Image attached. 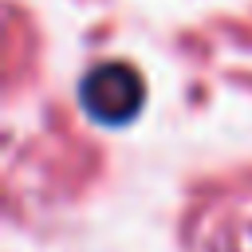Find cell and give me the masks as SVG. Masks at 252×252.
Here are the masks:
<instances>
[{"instance_id":"cell-1","label":"cell","mask_w":252,"mask_h":252,"mask_svg":"<svg viewBox=\"0 0 252 252\" xmlns=\"http://www.w3.org/2000/svg\"><path fill=\"white\" fill-rule=\"evenodd\" d=\"M79 102L87 110V118H94L98 126H122L130 122L142 102H146V79L130 67V63H98L83 75L79 83Z\"/></svg>"}]
</instances>
